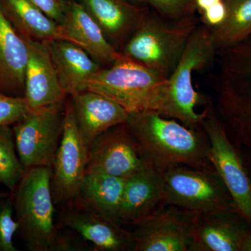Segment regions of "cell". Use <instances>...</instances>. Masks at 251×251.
Instances as JSON below:
<instances>
[{"label":"cell","mask_w":251,"mask_h":251,"mask_svg":"<svg viewBox=\"0 0 251 251\" xmlns=\"http://www.w3.org/2000/svg\"><path fill=\"white\" fill-rule=\"evenodd\" d=\"M125 179L103 174H86L72 203L120 224L119 212Z\"/></svg>","instance_id":"7402d4cb"},{"label":"cell","mask_w":251,"mask_h":251,"mask_svg":"<svg viewBox=\"0 0 251 251\" xmlns=\"http://www.w3.org/2000/svg\"><path fill=\"white\" fill-rule=\"evenodd\" d=\"M51 175V167L27 170L11 193L18 230L31 251H51L58 230L54 222Z\"/></svg>","instance_id":"5b68a950"},{"label":"cell","mask_w":251,"mask_h":251,"mask_svg":"<svg viewBox=\"0 0 251 251\" xmlns=\"http://www.w3.org/2000/svg\"><path fill=\"white\" fill-rule=\"evenodd\" d=\"M10 193L6 192H0V198L6 197V196H9Z\"/></svg>","instance_id":"e575fe53"},{"label":"cell","mask_w":251,"mask_h":251,"mask_svg":"<svg viewBox=\"0 0 251 251\" xmlns=\"http://www.w3.org/2000/svg\"><path fill=\"white\" fill-rule=\"evenodd\" d=\"M251 226L237 211L196 214L193 251H242Z\"/></svg>","instance_id":"9a60e30c"},{"label":"cell","mask_w":251,"mask_h":251,"mask_svg":"<svg viewBox=\"0 0 251 251\" xmlns=\"http://www.w3.org/2000/svg\"><path fill=\"white\" fill-rule=\"evenodd\" d=\"M58 24L62 21L68 1L66 0H29Z\"/></svg>","instance_id":"4dcf8cb0"},{"label":"cell","mask_w":251,"mask_h":251,"mask_svg":"<svg viewBox=\"0 0 251 251\" xmlns=\"http://www.w3.org/2000/svg\"><path fill=\"white\" fill-rule=\"evenodd\" d=\"M163 181L166 205L198 214L237 211L230 193L214 168L175 167L163 173Z\"/></svg>","instance_id":"52a82bcc"},{"label":"cell","mask_w":251,"mask_h":251,"mask_svg":"<svg viewBox=\"0 0 251 251\" xmlns=\"http://www.w3.org/2000/svg\"><path fill=\"white\" fill-rule=\"evenodd\" d=\"M25 172L16 150L12 126H0V184L13 193Z\"/></svg>","instance_id":"d4e9b609"},{"label":"cell","mask_w":251,"mask_h":251,"mask_svg":"<svg viewBox=\"0 0 251 251\" xmlns=\"http://www.w3.org/2000/svg\"><path fill=\"white\" fill-rule=\"evenodd\" d=\"M88 148L77 128L72 100L65 103L62 139L52 166L50 186L54 204L75 201L86 174Z\"/></svg>","instance_id":"30bf717a"},{"label":"cell","mask_w":251,"mask_h":251,"mask_svg":"<svg viewBox=\"0 0 251 251\" xmlns=\"http://www.w3.org/2000/svg\"><path fill=\"white\" fill-rule=\"evenodd\" d=\"M61 228H67L79 234L84 240L92 243L98 251H133V232L126 230L120 224L99 216L74 204L59 215Z\"/></svg>","instance_id":"4fadbf2b"},{"label":"cell","mask_w":251,"mask_h":251,"mask_svg":"<svg viewBox=\"0 0 251 251\" xmlns=\"http://www.w3.org/2000/svg\"><path fill=\"white\" fill-rule=\"evenodd\" d=\"M27 59L26 41L11 25L0 6V92L23 97Z\"/></svg>","instance_id":"44dd1931"},{"label":"cell","mask_w":251,"mask_h":251,"mask_svg":"<svg viewBox=\"0 0 251 251\" xmlns=\"http://www.w3.org/2000/svg\"><path fill=\"white\" fill-rule=\"evenodd\" d=\"M221 1L222 0H196L195 3H196V11L201 14L204 10L211 7L213 5L217 4Z\"/></svg>","instance_id":"1f68e13d"},{"label":"cell","mask_w":251,"mask_h":251,"mask_svg":"<svg viewBox=\"0 0 251 251\" xmlns=\"http://www.w3.org/2000/svg\"><path fill=\"white\" fill-rule=\"evenodd\" d=\"M65 40L76 44L98 64L112 65L122 54L107 41L97 23L79 1L68 2L59 23Z\"/></svg>","instance_id":"ac0fdd59"},{"label":"cell","mask_w":251,"mask_h":251,"mask_svg":"<svg viewBox=\"0 0 251 251\" xmlns=\"http://www.w3.org/2000/svg\"><path fill=\"white\" fill-rule=\"evenodd\" d=\"M19 229L15 219L14 202L10 193L0 198V251H17L15 247L14 234Z\"/></svg>","instance_id":"484cf974"},{"label":"cell","mask_w":251,"mask_h":251,"mask_svg":"<svg viewBox=\"0 0 251 251\" xmlns=\"http://www.w3.org/2000/svg\"><path fill=\"white\" fill-rule=\"evenodd\" d=\"M239 150L251 176V149H239Z\"/></svg>","instance_id":"d6a6232c"},{"label":"cell","mask_w":251,"mask_h":251,"mask_svg":"<svg viewBox=\"0 0 251 251\" xmlns=\"http://www.w3.org/2000/svg\"><path fill=\"white\" fill-rule=\"evenodd\" d=\"M71 97L77 128L88 148L99 135L128 119L123 107L97 92L85 90Z\"/></svg>","instance_id":"d6986e66"},{"label":"cell","mask_w":251,"mask_h":251,"mask_svg":"<svg viewBox=\"0 0 251 251\" xmlns=\"http://www.w3.org/2000/svg\"><path fill=\"white\" fill-rule=\"evenodd\" d=\"M227 6L225 0L219 1L202 11L201 20L202 25L209 29H213L219 27L226 20L227 16Z\"/></svg>","instance_id":"f1b7e54d"},{"label":"cell","mask_w":251,"mask_h":251,"mask_svg":"<svg viewBox=\"0 0 251 251\" xmlns=\"http://www.w3.org/2000/svg\"><path fill=\"white\" fill-rule=\"evenodd\" d=\"M227 16L219 27L211 29L218 50L242 42L251 36V0H225Z\"/></svg>","instance_id":"cb8c5ba5"},{"label":"cell","mask_w":251,"mask_h":251,"mask_svg":"<svg viewBox=\"0 0 251 251\" xmlns=\"http://www.w3.org/2000/svg\"><path fill=\"white\" fill-rule=\"evenodd\" d=\"M216 60L213 108L230 141L251 149V36L219 50Z\"/></svg>","instance_id":"7a4b0ae2"},{"label":"cell","mask_w":251,"mask_h":251,"mask_svg":"<svg viewBox=\"0 0 251 251\" xmlns=\"http://www.w3.org/2000/svg\"><path fill=\"white\" fill-rule=\"evenodd\" d=\"M0 6L23 39L41 42L65 40L58 23L29 0H0Z\"/></svg>","instance_id":"603a6c76"},{"label":"cell","mask_w":251,"mask_h":251,"mask_svg":"<svg viewBox=\"0 0 251 251\" xmlns=\"http://www.w3.org/2000/svg\"><path fill=\"white\" fill-rule=\"evenodd\" d=\"M210 143L213 168L230 193L237 212L251 226V176L239 149L229 139L212 104L201 123Z\"/></svg>","instance_id":"9c48e42d"},{"label":"cell","mask_w":251,"mask_h":251,"mask_svg":"<svg viewBox=\"0 0 251 251\" xmlns=\"http://www.w3.org/2000/svg\"><path fill=\"white\" fill-rule=\"evenodd\" d=\"M165 204L163 174L149 166L125 179L119 220L135 225Z\"/></svg>","instance_id":"e0dca14e"},{"label":"cell","mask_w":251,"mask_h":251,"mask_svg":"<svg viewBox=\"0 0 251 251\" xmlns=\"http://www.w3.org/2000/svg\"><path fill=\"white\" fill-rule=\"evenodd\" d=\"M242 251H251V232L248 234L243 245Z\"/></svg>","instance_id":"836d02e7"},{"label":"cell","mask_w":251,"mask_h":251,"mask_svg":"<svg viewBox=\"0 0 251 251\" xmlns=\"http://www.w3.org/2000/svg\"><path fill=\"white\" fill-rule=\"evenodd\" d=\"M117 51L148 16L149 9L128 0H79Z\"/></svg>","instance_id":"2e32d148"},{"label":"cell","mask_w":251,"mask_h":251,"mask_svg":"<svg viewBox=\"0 0 251 251\" xmlns=\"http://www.w3.org/2000/svg\"><path fill=\"white\" fill-rule=\"evenodd\" d=\"M151 6L155 12L171 19H179L196 15V0H128Z\"/></svg>","instance_id":"4316f807"},{"label":"cell","mask_w":251,"mask_h":251,"mask_svg":"<svg viewBox=\"0 0 251 251\" xmlns=\"http://www.w3.org/2000/svg\"><path fill=\"white\" fill-rule=\"evenodd\" d=\"M79 234L61 232L58 227L57 235L54 239L51 251H86L87 246L84 244V239H80Z\"/></svg>","instance_id":"f546056e"},{"label":"cell","mask_w":251,"mask_h":251,"mask_svg":"<svg viewBox=\"0 0 251 251\" xmlns=\"http://www.w3.org/2000/svg\"><path fill=\"white\" fill-rule=\"evenodd\" d=\"M87 90L102 94L129 113L151 110L164 116L168 78L122 55L102 67L90 80Z\"/></svg>","instance_id":"277c9868"},{"label":"cell","mask_w":251,"mask_h":251,"mask_svg":"<svg viewBox=\"0 0 251 251\" xmlns=\"http://www.w3.org/2000/svg\"><path fill=\"white\" fill-rule=\"evenodd\" d=\"M28 59L25 73L24 97L29 110L64 101L63 90L49 48V42L25 40Z\"/></svg>","instance_id":"5bb4252c"},{"label":"cell","mask_w":251,"mask_h":251,"mask_svg":"<svg viewBox=\"0 0 251 251\" xmlns=\"http://www.w3.org/2000/svg\"><path fill=\"white\" fill-rule=\"evenodd\" d=\"M65 103L64 101L28 110L12 125L20 160L26 171L36 167H51L62 139Z\"/></svg>","instance_id":"ba28073f"},{"label":"cell","mask_w":251,"mask_h":251,"mask_svg":"<svg viewBox=\"0 0 251 251\" xmlns=\"http://www.w3.org/2000/svg\"><path fill=\"white\" fill-rule=\"evenodd\" d=\"M147 166L129 129L122 124L107 130L91 144L86 174L126 179Z\"/></svg>","instance_id":"7c38bea8"},{"label":"cell","mask_w":251,"mask_h":251,"mask_svg":"<svg viewBox=\"0 0 251 251\" xmlns=\"http://www.w3.org/2000/svg\"><path fill=\"white\" fill-rule=\"evenodd\" d=\"M29 110L23 97H15L0 92V126H12Z\"/></svg>","instance_id":"83f0119b"},{"label":"cell","mask_w":251,"mask_h":251,"mask_svg":"<svg viewBox=\"0 0 251 251\" xmlns=\"http://www.w3.org/2000/svg\"><path fill=\"white\" fill-rule=\"evenodd\" d=\"M217 51L211 29L204 25H198L174 72L168 78L165 117L178 120L189 128L201 127L207 108L201 113L196 111L201 97L193 87V74L211 65L216 60Z\"/></svg>","instance_id":"8992f818"},{"label":"cell","mask_w":251,"mask_h":251,"mask_svg":"<svg viewBox=\"0 0 251 251\" xmlns=\"http://www.w3.org/2000/svg\"><path fill=\"white\" fill-rule=\"evenodd\" d=\"M168 206L134 225L133 251H193L196 214Z\"/></svg>","instance_id":"8fae6325"},{"label":"cell","mask_w":251,"mask_h":251,"mask_svg":"<svg viewBox=\"0 0 251 251\" xmlns=\"http://www.w3.org/2000/svg\"><path fill=\"white\" fill-rule=\"evenodd\" d=\"M49 48L59 82L67 96L87 90L91 79L101 69L76 44L64 39L49 42Z\"/></svg>","instance_id":"ffe728a7"},{"label":"cell","mask_w":251,"mask_h":251,"mask_svg":"<svg viewBox=\"0 0 251 251\" xmlns=\"http://www.w3.org/2000/svg\"><path fill=\"white\" fill-rule=\"evenodd\" d=\"M198 25L196 15L171 19L150 11L120 52L124 57L168 78Z\"/></svg>","instance_id":"3957f363"},{"label":"cell","mask_w":251,"mask_h":251,"mask_svg":"<svg viewBox=\"0 0 251 251\" xmlns=\"http://www.w3.org/2000/svg\"><path fill=\"white\" fill-rule=\"evenodd\" d=\"M125 124L144 161L158 173L179 166L213 168L210 143L201 126L189 128L151 110L129 113Z\"/></svg>","instance_id":"6da1fadb"}]
</instances>
